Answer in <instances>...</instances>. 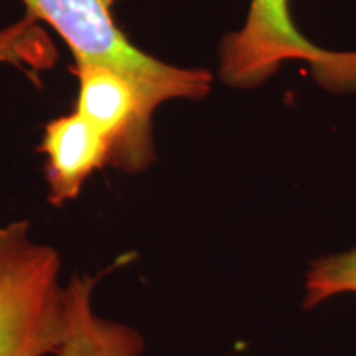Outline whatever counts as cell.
<instances>
[{"label": "cell", "instance_id": "cell-1", "mask_svg": "<svg viewBox=\"0 0 356 356\" xmlns=\"http://www.w3.org/2000/svg\"><path fill=\"white\" fill-rule=\"evenodd\" d=\"M26 13L65 40L74 65H97L129 79L154 111L165 101L200 99L210 92L213 74L180 68L134 47L114 20L113 0H20Z\"/></svg>", "mask_w": 356, "mask_h": 356}, {"label": "cell", "instance_id": "cell-2", "mask_svg": "<svg viewBox=\"0 0 356 356\" xmlns=\"http://www.w3.org/2000/svg\"><path fill=\"white\" fill-rule=\"evenodd\" d=\"M66 335L61 257L30 222L0 226V356H56Z\"/></svg>", "mask_w": 356, "mask_h": 356}, {"label": "cell", "instance_id": "cell-3", "mask_svg": "<svg viewBox=\"0 0 356 356\" xmlns=\"http://www.w3.org/2000/svg\"><path fill=\"white\" fill-rule=\"evenodd\" d=\"M291 0H251L244 25L220 43V78L231 88L252 89L273 78L286 61L310 66L328 92H356V51L325 50L292 20Z\"/></svg>", "mask_w": 356, "mask_h": 356}, {"label": "cell", "instance_id": "cell-4", "mask_svg": "<svg viewBox=\"0 0 356 356\" xmlns=\"http://www.w3.org/2000/svg\"><path fill=\"white\" fill-rule=\"evenodd\" d=\"M79 81L76 111L104 137L109 165L140 173L154 163V114L134 84L115 71L97 65H74Z\"/></svg>", "mask_w": 356, "mask_h": 356}, {"label": "cell", "instance_id": "cell-5", "mask_svg": "<svg viewBox=\"0 0 356 356\" xmlns=\"http://www.w3.org/2000/svg\"><path fill=\"white\" fill-rule=\"evenodd\" d=\"M38 150L44 155L48 202L58 208L78 198L88 178L109 165L104 137L78 111L48 122Z\"/></svg>", "mask_w": 356, "mask_h": 356}, {"label": "cell", "instance_id": "cell-6", "mask_svg": "<svg viewBox=\"0 0 356 356\" xmlns=\"http://www.w3.org/2000/svg\"><path fill=\"white\" fill-rule=\"evenodd\" d=\"M96 282L91 274H73L65 284L66 335L56 356H142L145 340L137 328L95 310Z\"/></svg>", "mask_w": 356, "mask_h": 356}, {"label": "cell", "instance_id": "cell-7", "mask_svg": "<svg viewBox=\"0 0 356 356\" xmlns=\"http://www.w3.org/2000/svg\"><path fill=\"white\" fill-rule=\"evenodd\" d=\"M56 58L55 44L40 22L29 13L15 24L0 29V63L33 74L51 68Z\"/></svg>", "mask_w": 356, "mask_h": 356}, {"label": "cell", "instance_id": "cell-8", "mask_svg": "<svg viewBox=\"0 0 356 356\" xmlns=\"http://www.w3.org/2000/svg\"><path fill=\"white\" fill-rule=\"evenodd\" d=\"M345 293H356V246L310 262L304 280L302 309L314 310Z\"/></svg>", "mask_w": 356, "mask_h": 356}]
</instances>
